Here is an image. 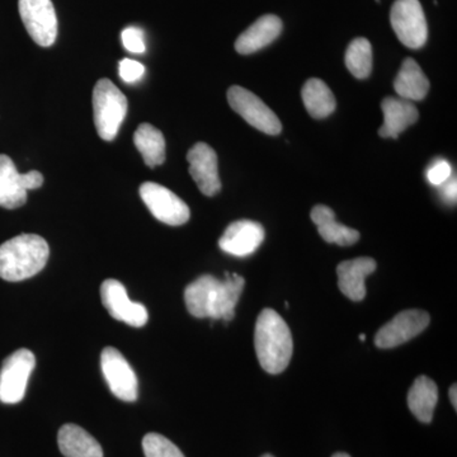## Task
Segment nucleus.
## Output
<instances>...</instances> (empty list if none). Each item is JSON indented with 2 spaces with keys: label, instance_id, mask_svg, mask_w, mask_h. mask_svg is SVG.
I'll return each mask as SVG.
<instances>
[{
  "label": "nucleus",
  "instance_id": "nucleus-18",
  "mask_svg": "<svg viewBox=\"0 0 457 457\" xmlns=\"http://www.w3.org/2000/svg\"><path fill=\"white\" fill-rule=\"evenodd\" d=\"M384 113V123L378 129L381 137L396 139L409 126L417 122L418 110L413 102L403 98H385L381 104Z\"/></svg>",
  "mask_w": 457,
  "mask_h": 457
},
{
  "label": "nucleus",
  "instance_id": "nucleus-6",
  "mask_svg": "<svg viewBox=\"0 0 457 457\" xmlns=\"http://www.w3.org/2000/svg\"><path fill=\"white\" fill-rule=\"evenodd\" d=\"M35 366V354L26 348L14 352L4 360L0 370V402L17 404L25 398L27 384Z\"/></svg>",
  "mask_w": 457,
  "mask_h": 457
},
{
  "label": "nucleus",
  "instance_id": "nucleus-29",
  "mask_svg": "<svg viewBox=\"0 0 457 457\" xmlns=\"http://www.w3.org/2000/svg\"><path fill=\"white\" fill-rule=\"evenodd\" d=\"M451 174H453V168L449 162L440 159V161H436L427 170V179L431 185L440 187L447 179H451Z\"/></svg>",
  "mask_w": 457,
  "mask_h": 457
},
{
  "label": "nucleus",
  "instance_id": "nucleus-17",
  "mask_svg": "<svg viewBox=\"0 0 457 457\" xmlns=\"http://www.w3.org/2000/svg\"><path fill=\"white\" fill-rule=\"evenodd\" d=\"M281 32L282 21L275 14H266L237 38L236 50L242 55H251L272 44Z\"/></svg>",
  "mask_w": 457,
  "mask_h": 457
},
{
  "label": "nucleus",
  "instance_id": "nucleus-16",
  "mask_svg": "<svg viewBox=\"0 0 457 457\" xmlns=\"http://www.w3.org/2000/svg\"><path fill=\"white\" fill-rule=\"evenodd\" d=\"M375 270L376 262L369 257L342 262L337 267L339 290L352 302H362L366 296L365 279Z\"/></svg>",
  "mask_w": 457,
  "mask_h": 457
},
{
  "label": "nucleus",
  "instance_id": "nucleus-21",
  "mask_svg": "<svg viewBox=\"0 0 457 457\" xmlns=\"http://www.w3.org/2000/svg\"><path fill=\"white\" fill-rule=\"evenodd\" d=\"M394 88L398 93L399 98L411 102L422 101L428 93L429 80L420 66L417 64L416 60L407 57L394 80Z\"/></svg>",
  "mask_w": 457,
  "mask_h": 457
},
{
  "label": "nucleus",
  "instance_id": "nucleus-32",
  "mask_svg": "<svg viewBox=\"0 0 457 457\" xmlns=\"http://www.w3.org/2000/svg\"><path fill=\"white\" fill-rule=\"evenodd\" d=\"M332 457H351V456L348 455V453H335V455H333Z\"/></svg>",
  "mask_w": 457,
  "mask_h": 457
},
{
  "label": "nucleus",
  "instance_id": "nucleus-20",
  "mask_svg": "<svg viewBox=\"0 0 457 457\" xmlns=\"http://www.w3.org/2000/svg\"><path fill=\"white\" fill-rule=\"evenodd\" d=\"M312 220L317 225L319 234L327 243L348 246L359 242V231L337 222L335 212L326 204H317L312 210Z\"/></svg>",
  "mask_w": 457,
  "mask_h": 457
},
{
  "label": "nucleus",
  "instance_id": "nucleus-8",
  "mask_svg": "<svg viewBox=\"0 0 457 457\" xmlns=\"http://www.w3.org/2000/svg\"><path fill=\"white\" fill-rule=\"evenodd\" d=\"M228 102L230 107L246 123L267 135H278L282 131L281 121L276 113L251 90L234 86L228 90Z\"/></svg>",
  "mask_w": 457,
  "mask_h": 457
},
{
  "label": "nucleus",
  "instance_id": "nucleus-25",
  "mask_svg": "<svg viewBox=\"0 0 457 457\" xmlns=\"http://www.w3.org/2000/svg\"><path fill=\"white\" fill-rule=\"evenodd\" d=\"M345 66L357 79H366L372 71V46L368 38L357 37L345 51Z\"/></svg>",
  "mask_w": 457,
  "mask_h": 457
},
{
  "label": "nucleus",
  "instance_id": "nucleus-13",
  "mask_svg": "<svg viewBox=\"0 0 457 457\" xmlns=\"http://www.w3.org/2000/svg\"><path fill=\"white\" fill-rule=\"evenodd\" d=\"M101 299L111 317L130 327H144L147 323V311L140 303L131 302L128 290L117 279H106L101 286Z\"/></svg>",
  "mask_w": 457,
  "mask_h": 457
},
{
  "label": "nucleus",
  "instance_id": "nucleus-30",
  "mask_svg": "<svg viewBox=\"0 0 457 457\" xmlns=\"http://www.w3.org/2000/svg\"><path fill=\"white\" fill-rule=\"evenodd\" d=\"M442 197L447 203H455L456 201V179L453 177V179H447L444 185L440 186Z\"/></svg>",
  "mask_w": 457,
  "mask_h": 457
},
{
  "label": "nucleus",
  "instance_id": "nucleus-11",
  "mask_svg": "<svg viewBox=\"0 0 457 457\" xmlns=\"http://www.w3.org/2000/svg\"><path fill=\"white\" fill-rule=\"evenodd\" d=\"M101 368L111 393L123 402L137 399V378L125 356L113 347L102 351Z\"/></svg>",
  "mask_w": 457,
  "mask_h": 457
},
{
  "label": "nucleus",
  "instance_id": "nucleus-27",
  "mask_svg": "<svg viewBox=\"0 0 457 457\" xmlns=\"http://www.w3.org/2000/svg\"><path fill=\"white\" fill-rule=\"evenodd\" d=\"M143 29L137 27H128L123 29L121 38L123 46L126 50L134 54H143L146 49L145 40H144Z\"/></svg>",
  "mask_w": 457,
  "mask_h": 457
},
{
  "label": "nucleus",
  "instance_id": "nucleus-12",
  "mask_svg": "<svg viewBox=\"0 0 457 457\" xmlns=\"http://www.w3.org/2000/svg\"><path fill=\"white\" fill-rule=\"evenodd\" d=\"M431 318L425 311H405L399 312L385 324L375 336V345L381 350H390L416 338L428 327Z\"/></svg>",
  "mask_w": 457,
  "mask_h": 457
},
{
  "label": "nucleus",
  "instance_id": "nucleus-14",
  "mask_svg": "<svg viewBox=\"0 0 457 457\" xmlns=\"http://www.w3.org/2000/svg\"><path fill=\"white\" fill-rule=\"evenodd\" d=\"M189 174L196 182L197 187L204 196L212 197L221 189L219 177L218 155L212 146L197 143L189 149L187 154Z\"/></svg>",
  "mask_w": 457,
  "mask_h": 457
},
{
  "label": "nucleus",
  "instance_id": "nucleus-31",
  "mask_svg": "<svg viewBox=\"0 0 457 457\" xmlns=\"http://www.w3.org/2000/svg\"><path fill=\"white\" fill-rule=\"evenodd\" d=\"M456 392H457V387H456V384H453V386L450 387V393H449V395H450V402H451V404L453 405V408H455V411L457 409V398H456Z\"/></svg>",
  "mask_w": 457,
  "mask_h": 457
},
{
  "label": "nucleus",
  "instance_id": "nucleus-19",
  "mask_svg": "<svg viewBox=\"0 0 457 457\" xmlns=\"http://www.w3.org/2000/svg\"><path fill=\"white\" fill-rule=\"evenodd\" d=\"M57 444L65 457H104L98 441L77 425L62 426L57 435Z\"/></svg>",
  "mask_w": 457,
  "mask_h": 457
},
{
  "label": "nucleus",
  "instance_id": "nucleus-33",
  "mask_svg": "<svg viewBox=\"0 0 457 457\" xmlns=\"http://www.w3.org/2000/svg\"><path fill=\"white\" fill-rule=\"evenodd\" d=\"M360 341H366V336L365 335H361L360 336Z\"/></svg>",
  "mask_w": 457,
  "mask_h": 457
},
{
  "label": "nucleus",
  "instance_id": "nucleus-2",
  "mask_svg": "<svg viewBox=\"0 0 457 457\" xmlns=\"http://www.w3.org/2000/svg\"><path fill=\"white\" fill-rule=\"evenodd\" d=\"M254 347L264 371L278 375L287 368L293 357V336L290 328L278 312L264 309L258 315Z\"/></svg>",
  "mask_w": 457,
  "mask_h": 457
},
{
  "label": "nucleus",
  "instance_id": "nucleus-5",
  "mask_svg": "<svg viewBox=\"0 0 457 457\" xmlns=\"http://www.w3.org/2000/svg\"><path fill=\"white\" fill-rule=\"evenodd\" d=\"M390 23L404 46L413 50L425 46L428 26L420 0H396L390 11Z\"/></svg>",
  "mask_w": 457,
  "mask_h": 457
},
{
  "label": "nucleus",
  "instance_id": "nucleus-4",
  "mask_svg": "<svg viewBox=\"0 0 457 457\" xmlns=\"http://www.w3.org/2000/svg\"><path fill=\"white\" fill-rule=\"evenodd\" d=\"M128 113V98L107 78L99 79L93 89V117L99 137L112 141Z\"/></svg>",
  "mask_w": 457,
  "mask_h": 457
},
{
  "label": "nucleus",
  "instance_id": "nucleus-10",
  "mask_svg": "<svg viewBox=\"0 0 457 457\" xmlns=\"http://www.w3.org/2000/svg\"><path fill=\"white\" fill-rule=\"evenodd\" d=\"M21 18L33 41L50 47L57 37V17L51 0H20Z\"/></svg>",
  "mask_w": 457,
  "mask_h": 457
},
{
  "label": "nucleus",
  "instance_id": "nucleus-15",
  "mask_svg": "<svg viewBox=\"0 0 457 457\" xmlns=\"http://www.w3.org/2000/svg\"><path fill=\"white\" fill-rule=\"evenodd\" d=\"M264 237L266 231L260 222L237 220L228 225L219 240V246L225 253L248 257L260 248Z\"/></svg>",
  "mask_w": 457,
  "mask_h": 457
},
{
  "label": "nucleus",
  "instance_id": "nucleus-28",
  "mask_svg": "<svg viewBox=\"0 0 457 457\" xmlns=\"http://www.w3.org/2000/svg\"><path fill=\"white\" fill-rule=\"evenodd\" d=\"M120 77L123 82L135 83L145 74V66L131 59H122L119 65Z\"/></svg>",
  "mask_w": 457,
  "mask_h": 457
},
{
  "label": "nucleus",
  "instance_id": "nucleus-3",
  "mask_svg": "<svg viewBox=\"0 0 457 457\" xmlns=\"http://www.w3.org/2000/svg\"><path fill=\"white\" fill-rule=\"evenodd\" d=\"M46 240L36 234H21L0 245V278L25 281L40 273L49 261Z\"/></svg>",
  "mask_w": 457,
  "mask_h": 457
},
{
  "label": "nucleus",
  "instance_id": "nucleus-23",
  "mask_svg": "<svg viewBox=\"0 0 457 457\" xmlns=\"http://www.w3.org/2000/svg\"><path fill=\"white\" fill-rule=\"evenodd\" d=\"M303 101L306 111L314 119H326L335 112L337 102L335 95L326 83L317 78H312L303 87Z\"/></svg>",
  "mask_w": 457,
  "mask_h": 457
},
{
  "label": "nucleus",
  "instance_id": "nucleus-9",
  "mask_svg": "<svg viewBox=\"0 0 457 457\" xmlns=\"http://www.w3.org/2000/svg\"><path fill=\"white\" fill-rule=\"evenodd\" d=\"M140 197L155 219L170 227L186 224L191 218L187 204L180 200L170 189L158 183H143L140 187Z\"/></svg>",
  "mask_w": 457,
  "mask_h": 457
},
{
  "label": "nucleus",
  "instance_id": "nucleus-7",
  "mask_svg": "<svg viewBox=\"0 0 457 457\" xmlns=\"http://www.w3.org/2000/svg\"><path fill=\"white\" fill-rule=\"evenodd\" d=\"M44 185V176L37 170L21 174L8 155L0 154V207L14 210L27 201V192Z\"/></svg>",
  "mask_w": 457,
  "mask_h": 457
},
{
  "label": "nucleus",
  "instance_id": "nucleus-26",
  "mask_svg": "<svg viewBox=\"0 0 457 457\" xmlns=\"http://www.w3.org/2000/svg\"><path fill=\"white\" fill-rule=\"evenodd\" d=\"M145 457H185L182 451L159 433H147L143 438Z\"/></svg>",
  "mask_w": 457,
  "mask_h": 457
},
{
  "label": "nucleus",
  "instance_id": "nucleus-24",
  "mask_svg": "<svg viewBox=\"0 0 457 457\" xmlns=\"http://www.w3.org/2000/svg\"><path fill=\"white\" fill-rule=\"evenodd\" d=\"M135 146L143 155L144 163L155 168L165 162V139L161 130L150 125L141 123L134 135Z\"/></svg>",
  "mask_w": 457,
  "mask_h": 457
},
{
  "label": "nucleus",
  "instance_id": "nucleus-34",
  "mask_svg": "<svg viewBox=\"0 0 457 457\" xmlns=\"http://www.w3.org/2000/svg\"><path fill=\"white\" fill-rule=\"evenodd\" d=\"M262 457H275V456L270 455V453H266V455H263Z\"/></svg>",
  "mask_w": 457,
  "mask_h": 457
},
{
  "label": "nucleus",
  "instance_id": "nucleus-1",
  "mask_svg": "<svg viewBox=\"0 0 457 457\" xmlns=\"http://www.w3.org/2000/svg\"><path fill=\"white\" fill-rule=\"evenodd\" d=\"M245 285V279L237 273H225L224 281L212 275L201 276L186 287L187 311L198 319L233 320Z\"/></svg>",
  "mask_w": 457,
  "mask_h": 457
},
{
  "label": "nucleus",
  "instance_id": "nucleus-22",
  "mask_svg": "<svg viewBox=\"0 0 457 457\" xmlns=\"http://www.w3.org/2000/svg\"><path fill=\"white\" fill-rule=\"evenodd\" d=\"M438 402V387L435 381L425 375L418 376L408 393V407L417 420L431 423L433 411Z\"/></svg>",
  "mask_w": 457,
  "mask_h": 457
}]
</instances>
